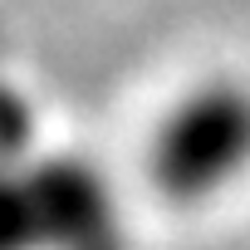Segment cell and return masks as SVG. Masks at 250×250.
Returning a JSON list of instances; mask_svg holds the SVG:
<instances>
[{"mask_svg": "<svg viewBox=\"0 0 250 250\" xmlns=\"http://www.w3.org/2000/svg\"><path fill=\"white\" fill-rule=\"evenodd\" d=\"M250 177V83L211 74L182 88L147 133V182L177 206H206Z\"/></svg>", "mask_w": 250, "mask_h": 250, "instance_id": "obj_1", "label": "cell"}]
</instances>
